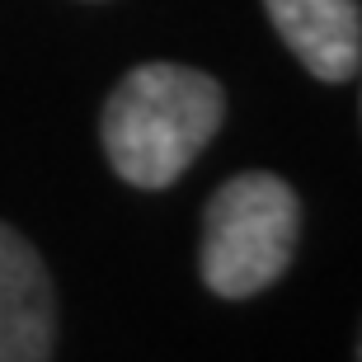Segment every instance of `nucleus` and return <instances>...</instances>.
<instances>
[{"label": "nucleus", "mask_w": 362, "mask_h": 362, "mask_svg": "<svg viewBox=\"0 0 362 362\" xmlns=\"http://www.w3.org/2000/svg\"><path fill=\"white\" fill-rule=\"evenodd\" d=\"M358 362H362V339H358Z\"/></svg>", "instance_id": "39448f33"}, {"label": "nucleus", "mask_w": 362, "mask_h": 362, "mask_svg": "<svg viewBox=\"0 0 362 362\" xmlns=\"http://www.w3.org/2000/svg\"><path fill=\"white\" fill-rule=\"evenodd\" d=\"M278 38L315 81H349L362 66V5L358 0H264Z\"/></svg>", "instance_id": "20e7f679"}, {"label": "nucleus", "mask_w": 362, "mask_h": 362, "mask_svg": "<svg viewBox=\"0 0 362 362\" xmlns=\"http://www.w3.org/2000/svg\"><path fill=\"white\" fill-rule=\"evenodd\" d=\"M57 292L47 264L14 226L0 221V362H52Z\"/></svg>", "instance_id": "7ed1b4c3"}, {"label": "nucleus", "mask_w": 362, "mask_h": 362, "mask_svg": "<svg viewBox=\"0 0 362 362\" xmlns=\"http://www.w3.org/2000/svg\"><path fill=\"white\" fill-rule=\"evenodd\" d=\"M301 235V198L269 170H245L207 198L202 216V282L226 301L269 292L292 269Z\"/></svg>", "instance_id": "f03ea898"}, {"label": "nucleus", "mask_w": 362, "mask_h": 362, "mask_svg": "<svg viewBox=\"0 0 362 362\" xmlns=\"http://www.w3.org/2000/svg\"><path fill=\"white\" fill-rule=\"evenodd\" d=\"M226 122V90L207 71L146 62L108 94L99 136L113 175L132 188H170Z\"/></svg>", "instance_id": "f257e3e1"}]
</instances>
